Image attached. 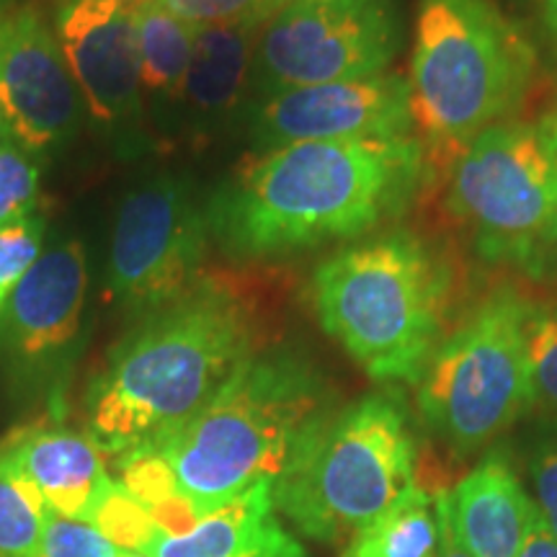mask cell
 <instances>
[{"instance_id":"obj_1","label":"cell","mask_w":557,"mask_h":557,"mask_svg":"<svg viewBox=\"0 0 557 557\" xmlns=\"http://www.w3.org/2000/svg\"><path fill=\"white\" fill-rule=\"evenodd\" d=\"M426 169L416 137L284 145L212 194L205 205L209 235L240 261L361 238L408 212Z\"/></svg>"},{"instance_id":"obj_2","label":"cell","mask_w":557,"mask_h":557,"mask_svg":"<svg viewBox=\"0 0 557 557\" xmlns=\"http://www.w3.org/2000/svg\"><path fill=\"white\" fill-rule=\"evenodd\" d=\"M256 351L248 302L214 278L148 312L86 395V434L116 465L194 421Z\"/></svg>"},{"instance_id":"obj_3","label":"cell","mask_w":557,"mask_h":557,"mask_svg":"<svg viewBox=\"0 0 557 557\" xmlns=\"http://www.w3.org/2000/svg\"><path fill=\"white\" fill-rule=\"evenodd\" d=\"M331 410L329 382L308 357L256 348L194 421L137 455L156 457L176 496L205 517L248 487H274Z\"/></svg>"},{"instance_id":"obj_4","label":"cell","mask_w":557,"mask_h":557,"mask_svg":"<svg viewBox=\"0 0 557 557\" xmlns=\"http://www.w3.org/2000/svg\"><path fill=\"white\" fill-rule=\"evenodd\" d=\"M455 274L426 238L387 230L312 274L315 315L374 382L418 385L444 341Z\"/></svg>"},{"instance_id":"obj_5","label":"cell","mask_w":557,"mask_h":557,"mask_svg":"<svg viewBox=\"0 0 557 557\" xmlns=\"http://www.w3.org/2000/svg\"><path fill=\"white\" fill-rule=\"evenodd\" d=\"M534 73V45L496 0H421L408 88L426 163L451 169L521 107Z\"/></svg>"},{"instance_id":"obj_6","label":"cell","mask_w":557,"mask_h":557,"mask_svg":"<svg viewBox=\"0 0 557 557\" xmlns=\"http://www.w3.org/2000/svg\"><path fill=\"white\" fill-rule=\"evenodd\" d=\"M418 444L408 403L385 387L333 408L282 472L274 506L302 537L344 547L416 483Z\"/></svg>"},{"instance_id":"obj_7","label":"cell","mask_w":557,"mask_h":557,"mask_svg":"<svg viewBox=\"0 0 557 557\" xmlns=\"http://www.w3.org/2000/svg\"><path fill=\"white\" fill-rule=\"evenodd\" d=\"M532 299L498 287L438 344L418 380L423 426L459 457L475 455L532 410L527 315Z\"/></svg>"},{"instance_id":"obj_8","label":"cell","mask_w":557,"mask_h":557,"mask_svg":"<svg viewBox=\"0 0 557 557\" xmlns=\"http://www.w3.org/2000/svg\"><path fill=\"white\" fill-rule=\"evenodd\" d=\"M447 207L487 263L545 274L557 250V158L540 127L480 132L451 163Z\"/></svg>"},{"instance_id":"obj_9","label":"cell","mask_w":557,"mask_h":557,"mask_svg":"<svg viewBox=\"0 0 557 557\" xmlns=\"http://www.w3.org/2000/svg\"><path fill=\"white\" fill-rule=\"evenodd\" d=\"M403 45L395 0H289L261 29L253 81L263 96L385 73Z\"/></svg>"},{"instance_id":"obj_10","label":"cell","mask_w":557,"mask_h":557,"mask_svg":"<svg viewBox=\"0 0 557 557\" xmlns=\"http://www.w3.org/2000/svg\"><path fill=\"white\" fill-rule=\"evenodd\" d=\"M209 222L189 184L158 176L139 184L116 209L107 287L132 312H156L199 282Z\"/></svg>"},{"instance_id":"obj_11","label":"cell","mask_w":557,"mask_h":557,"mask_svg":"<svg viewBox=\"0 0 557 557\" xmlns=\"http://www.w3.org/2000/svg\"><path fill=\"white\" fill-rule=\"evenodd\" d=\"M86 299V248L81 240H52L0 312V369L21 395L65 398Z\"/></svg>"},{"instance_id":"obj_12","label":"cell","mask_w":557,"mask_h":557,"mask_svg":"<svg viewBox=\"0 0 557 557\" xmlns=\"http://www.w3.org/2000/svg\"><path fill=\"white\" fill-rule=\"evenodd\" d=\"M410 88L400 75L320 83L267 96L253 109L250 132L263 150L295 143L410 137Z\"/></svg>"},{"instance_id":"obj_13","label":"cell","mask_w":557,"mask_h":557,"mask_svg":"<svg viewBox=\"0 0 557 557\" xmlns=\"http://www.w3.org/2000/svg\"><path fill=\"white\" fill-rule=\"evenodd\" d=\"M81 103L52 26L34 9L0 13V109L11 137L32 152L62 145L78 129Z\"/></svg>"},{"instance_id":"obj_14","label":"cell","mask_w":557,"mask_h":557,"mask_svg":"<svg viewBox=\"0 0 557 557\" xmlns=\"http://www.w3.org/2000/svg\"><path fill=\"white\" fill-rule=\"evenodd\" d=\"M54 34L94 122H127L143 88L135 0H62Z\"/></svg>"},{"instance_id":"obj_15","label":"cell","mask_w":557,"mask_h":557,"mask_svg":"<svg viewBox=\"0 0 557 557\" xmlns=\"http://www.w3.org/2000/svg\"><path fill=\"white\" fill-rule=\"evenodd\" d=\"M3 457L37 487L52 513L90 524L111 478L107 457L86 431L26 429L0 447Z\"/></svg>"},{"instance_id":"obj_16","label":"cell","mask_w":557,"mask_h":557,"mask_svg":"<svg viewBox=\"0 0 557 557\" xmlns=\"http://www.w3.org/2000/svg\"><path fill=\"white\" fill-rule=\"evenodd\" d=\"M451 524L472 557H517L542 513L504 449H491L449 491Z\"/></svg>"},{"instance_id":"obj_17","label":"cell","mask_w":557,"mask_h":557,"mask_svg":"<svg viewBox=\"0 0 557 557\" xmlns=\"http://www.w3.org/2000/svg\"><path fill=\"white\" fill-rule=\"evenodd\" d=\"M150 557H310L302 542L284 527L269 483L205 513L181 534L158 529L143 547Z\"/></svg>"},{"instance_id":"obj_18","label":"cell","mask_w":557,"mask_h":557,"mask_svg":"<svg viewBox=\"0 0 557 557\" xmlns=\"http://www.w3.org/2000/svg\"><path fill=\"white\" fill-rule=\"evenodd\" d=\"M263 26L199 29L189 73L178 90L199 127L225 120L230 111L238 107L248 73H253L256 45H259Z\"/></svg>"},{"instance_id":"obj_19","label":"cell","mask_w":557,"mask_h":557,"mask_svg":"<svg viewBox=\"0 0 557 557\" xmlns=\"http://www.w3.org/2000/svg\"><path fill=\"white\" fill-rule=\"evenodd\" d=\"M436 508L426 487L413 483L341 547L338 557H434Z\"/></svg>"},{"instance_id":"obj_20","label":"cell","mask_w":557,"mask_h":557,"mask_svg":"<svg viewBox=\"0 0 557 557\" xmlns=\"http://www.w3.org/2000/svg\"><path fill=\"white\" fill-rule=\"evenodd\" d=\"M135 21L143 86L152 94L178 96L199 29L173 16L156 0H135Z\"/></svg>"},{"instance_id":"obj_21","label":"cell","mask_w":557,"mask_h":557,"mask_svg":"<svg viewBox=\"0 0 557 557\" xmlns=\"http://www.w3.org/2000/svg\"><path fill=\"white\" fill-rule=\"evenodd\" d=\"M50 506L0 451V557H37Z\"/></svg>"},{"instance_id":"obj_22","label":"cell","mask_w":557,"mask_h":557,"mask_svg":"<svg viewBox=\"0 0 557 557\" xmlns=\"http://www.w3.org/2000/svg\"><path fill=\"white\" fill-rule=\"evenodd\" d=\"M527 369L532 406L557 418V305H534L527 315Z\"/></svg>"},{"instance_id":"obj_23","label":"cell","mask_w":557,"mask_h":557,"mask_svg":"<svg viewBox=\"0 0 557 557\" xmlns=\"http://www.w3.org/2000/svg\"><path fill=\"white\" fill-rule=\"evenodd\" d=\"M37 152L9 137L0 143V227L16 225L37 214L41 169Z\"/></svg>"},{"instance_id":"obj_24","label":"cell","mask_w":557,"mask_h":557,"mask_svg":"<svg viewBox=\"0 0 557 557\" xmlns=\"http://www.w3.org/2000/svg\"><path fill=\"white\" fill-rule=\"evenodd\" d=\"M47 220L32 214L16 225L0 227V312L13 295V289L24 282L34 263L47 246Z\"/></svg>"},{"instance_id":"obj_25","label":"cell","mask_w":557,"mask_h":557,"mask_svg":"<svg viewBox=\"0 0 557 557\" xmlns=\"http://www.w3.org/2000/svg\"><path fill=\"white\" fill-rule=\"evenodd\" d=\"M197 29L212 26H263L282 9L278 0H156Z\"/></svg>"},{"instance_id":"obj_26","label":"cell","mask_w":557,"mask_h":557,"mask_svg":"<svg viewBox=\"0 0 557 557\" xmlns=\"http://www.w3.org/2000/svg\"><path fill=\"white\" fill-rule=\"evenodd\" d=\"M527 472L542 521L557 540V418L537 423L527 444Z\"/></svg>"},{"instance_id":"obj_27","label":"cell","mask_w":557,"mask_h":557,"mask_svg":"<svg viewBox=\"0 0 557 557\" xmlns=\"http://www.w3.org/2000/svg\"><path fill=\"white\" fill-rule=\"evenodd\" d=\"M122 553L99 529L50 513L37 557H122Z\"/></svg>"},{"instance_id":"obj_28","label":"cell","mask_w":557,"mask_h":557,"mask_svg":"<svg viewBox=\"0 0 557 557\" xmlns=\"http://www.w3.org/2000/svg\"><path fill=\"white\" fill-rule=\"evenodd\" d=\"M436 508V524H438V537H436V555L434 557H472L468 547L459 540L455 524H451V506H449V491H438L434 498Z\"/></svg>"},{"instance_id":"obj_29","label":"cell","mask_w":557,"mask_h":557,"mask_svg":"<svg viewBox=\"0 0 557 557\" xmlns=\"http://www.w3.org/2000/svg\"><path fill=\"white\" fill-rule=\"evenodd\" d=\"M517 557H557V540L547 532L545 521H540V527L534 529L532 537Z\"/></svg>"},{"instance_id":"obj_30","label":"cell","mask_w":557,"mask_h":557,"mask_svg":"<svg viewBox=\"0 0 557 557\" xmlns=\"http://www.w3.org/2000/svg\"><path fill=\"white\" fill-rule=\"evenodd\" d=\"M540 132H542V137H545L547 148L553 150V156L557 158V101H555V107L545 114V120H542Z\"/></svg>"},{"instance_id":"obj_31","label":"cell","mask_w":557,"mask_h":557,"mask_svg":"<svg viewBox=\"0 0 557 557\" xmlns=\"http://www.w3.org/2000/svg\"><path fill=\"white\" fill-rule=\"evenodd\" d=\"M540 5H542V21H545V29L557 47V0H540Z\"/></svg>"},{"instance_id":"obj_32","label":"cell","mask_w":557,"mask_h":557,"mask_svg":"<svg viewBox=\"0 0 557 557\" xmlns=\"http://www.w3.org/2000/svg\"><path fill=\"white\" fill-rule=\"evenodd\" d=\"M11 137V129H9V122H5V114L3 109H0V143H5V139Z\"/></svg>"},{"instance_id":"obj_33","label":"cell","mask_w":557,"mask_h":557,"mask_svg":"<svg viewBox=\"0 0 557 557\" xmlns=\"http://www.w3.org/2000/svg\"><path fill=\"white\" fill-rule=\"evenodd\" d=\"M122 557H150V555H143V553H129V549H124Z\"/></svg>"},{"instance_id":"obj_34","label":"cell","mask_w":557,"mask_h":557,"mask_svg":"<svg viewBox=\"0 0 557 557\" xmlns=\"http://www.w3.org/2000/svg\"><path fill=\"white\" fill-rule=\"evenodd\" d=\"M278 3H282V5H284V3H289V0H278Z\"/></svg>"},{"instance_id":"obj_35","label":"cell","mask_w":557,"mask_h":557,"mask_svg":"<svg viewBox=\"0 0 557 557\" xmlns=\"http://www.w3.org/2000/svg\"><path fill=\"white\" fill-rule=\"evenodd\" d=\"M0 9H3V0H0ZM0 13H3V11H0Z\"/></svg>"},{"instance_id":"obj_36","label":"cell","mask_w":557,"mask_h":557,"mask_svg":"<svg viewBox=\"0 0 557 557\" xmlns=\"http://www.w3.org/2000/svg\"><path fill=\"white\" fill-rule=\"evenodd\" d=\"M555 263H557V250H555Z\"/></svg>"}]
</instances>
